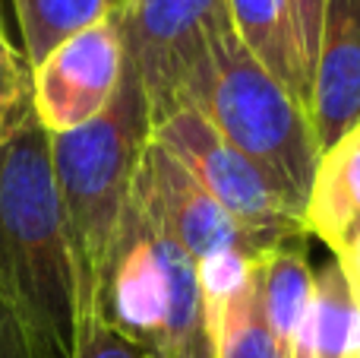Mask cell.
Wrapping results in <instances>:
<instances>
[{
	"mask_svg": "<svg viewBox=\"0 0 360 358\" xmlns=\"http://www.w3.org/2000/svg\"><path fill=\"white\" fill-rule=\"evenodd\" d=\"M0 304L19 321L32 358H73L76 266L51 137L38 121L0 149Z\"/></svg>",
	"mask_w": 360,
	"mask_h": 358,
	"instance_id": "cell-1",
	"label": "cell"
},
{
	"mask_svg": "<svg viewBox=\"0 0 360 358\" xmlns=\"http://www.w3.org/2000/svg\"><path fill=\"white\" fill-rule=\"evenodd\" d=\"M114 4H117V0H114Z\"/></svg>",
	"mask_w": 360,
	"mask_h": 358,
	"instance_id": "cell-22",
	"label": "cell"
},
{
	"mask_svg": "<svg viewBox=\"0 0 360 358\" xmlns=\"http://www.w3.org/2000/svg\"><path fill=\"white\" fill-rule=\"evenodd\" d=\"M209 342L215 358H288L262 321L253 295V270H250V285L224 308V314L212 327Z\"/></svg>",
	"mask_w": 360,
	"mask_h": 358,
	"instance_id": "cell-15",
	"label": "cell"
},
{
	"mask_svg": "<svg viewBox=\"0 0 360 358\" xmlns=\"http://www.w3.org/2000/svg\"><path fill=\"white\" fill-rule=\"evenodd\" d=\"M335 260H338V264H342L345 279H348L351 292H354V298L360 302V235L354 238V245H351L348 251H345L342 257H335Z\"/></svg>",
	"mask_w": 360,
	"mask_h": 358,
	"instance_id": "cell-20",
	"label": "cell"
},
{
	"mask_svg": "<svg viewBox=\"0 0 360 358\" xmlns=\"http://www.w3.org/2000/svg\"><path fill=\"white\" fill-rule=\"evenodd\" d=\"M237 35L266 70L300 101L310 105V73L297 38L291 0H228Z\"/></svg>",
	"mask_w": 360,
	"mask_h": 358,
	"instance_id": "cell-12",
	"label": "cell"
},
{
	"mask_svg": "<svg viewBox=\"0 0 360 358\" xmlns=\"http://www.w3.org/2000/svg\"><path fill=\"white\" fill-rule=\"evenodd\" d=\"M10 4L22 32V51L35 67L70 35L105 19L114 0H10Z\"/></svg>",
	"mask_w": 360,
	"mask_h": 358,
	"instance_id": "cell-14",
	"label": "cell"
},
{
	"mask_svg": "<svg viewBox=\"0 0 360 358\" xmlns=\"http://www.w3.org/2000/svg\"><path fill=\"white\" fill-rule=\"evenodd\" d=\"M73 358H149L139 346H133L127 336L108 327L101 317H89L76 330V352Z\"/></svg>",
	"mask_w": 360,
	"mask_h": 358,
	"instance_id": "cell-17",
	"label": "cell"
},
{
	"mask_svg": "<svg viewBox=\"0 0 360 358\" xmlns=\"http://www.w3.org/2000/svg\"><path fill=\"white\" fill-rule=\"evenodd\" d=\"M35 114V67L0 25V149L10 146Z\"/></svg>",
	"mask_w": 360,
	"mask_h": 358,
	"instance_id": "cell-16",
	"label": "cell"
},
{
	"mask_svg": "<svg viewBox=\"0 0 360 358\" xmlns=\"http://www.w3.org/2000/svg\"><path fill=\"white\" fill-rule=\"evenodd\" d=\"M357 358H360V352H357Z\"/></svg>",
	"mask_w": 360,
	"mask_h": 358,
	"instance_id": "cell-21",
	"label": "cell"
},
{
	"mask_svg": "<svg viewBox=\"0 0 360 358\" xmlns=\"http://www.w3.org/2000/svg\"><path fill=\"white\" fill-rule=\"evenodd\" d=\"M143 171L168 228L196 260V266L218 254H247V257L262 254L240 228V222L155 140H149L143 152Z\"/></svg>",
	"mask_w": 360,
	"mask_h": 358,
	"instance_id": "cell-8",
	"label": "cell"
},
{
	"mask_svg": "<svg viewBox=\"0 0 360 358\" xmlns=\"http://www.w3.org/2000/svg\"><path fill=\"white\" fill-rule=\"evenodd\" d=\"M152 140L240 222L259 251L307 245L304 200L285 190L272 175L243 156L199 108L177 105L168 118L152 124Z\"/></svg>",
	"mask_w": 360,
	"mask_h": 358,
	"instance_id": "cell-5",
	"label": "cell"
},
{
	"mask_svg": "<svg viewBox=\"0 0 360 358\" xmlns=\"http://www.w3.org/2000/svg\"><path fill=\"white\" fill-rule=\"evenodd\" d=\"M291 10H294V23H297L300 48H304L307 73H310L313 57H316V44H319V32H323L326 0H291Z\"/></svg>",
	"mask_w": 360,
	"mask_h": 358,
	"instance_id": "cell-18",
	"label": "cell"
},
{
	"mask_svg": "<svg viewBox=\"0 0 360 358\" xmlns=\"http://www.w3.org/2000/svg\"><path fill=\"white\" fill-rule=\"evenodd\" d=\"M250 270H253V295L269 333L275 336L281 352L294 358L316 292V273L310 270L307 247L285 245L262 251L253 257Z\"/></svg>",
	"mask_w": 360,
	"mask_h": 358,
	"instance_id": "cell-11",
	"label": "cell"
},
{
	"mask_svg": "<svg viewBox=\"0 0 360 358\" xmlns=\"http://www.w3.org/2000/svg\"><path fill=\"white\" fill-rule=\"evenodd\" d=\"M95 317L149 358H215L202 323L199 266L165 222L143 162L108 247Z\"/></svg>",
	"mask_w": 360,
	"mask_h": 358,
	"instance_id": "cell-2",
	"label": "cell"
},
{
	"mask_svg": "<svg viewBox=\"0 0 360 358\" xmlns=\"http://www.w3.org/2000/svg\"><path fill=\"white\" fill-rule=\"evenodd\" d=\"M127 70L117 13L86 25L35 63V114L48 133L92 124L114 101Z\"/></svg>",
	"mask_w": 360,
	"mask_h": 358,
	"instance_id": "cell-7",
	"label": "cell"
},
{
	"mask_svg": "<svg viewBox=\"0 0 360 358\" xmlns=\"http://www.w3.org/2000/svg\"><path fill=\"white\" fill-rule=\"evenodd\" d=\"M307 111L319 156L360 124V0H326Z\"/></svg>",
	"mask_w": 360,
	"mask_h": 358,
	"instance_id": "cell-9",
	"label": "cell"
},
{
	"mask_svg": "<svg viewBox=\"0 0 360 358\" xmlns=\"http://www.w3.org/2000/svg\"><path fill=\"white\" fill-rule=\"evenodd\" d=\"M180 105H193L266 175L307 206L319 162L310 111L243 44L234 23L215 32Z\"/></svg>",
	"mask_w": 360,
	"mask_h": 358,
	"instance_id": "cell-4",
	"label": "cell"
},
{
	"mask_svg": "<svg viewBox=\"0 0 360 358\" xmlns=\"http://www.w3.org/2000/svg\"><path fill=\"white\" fill-rule=\"evenodd\" d=\"M360 352V302L351 292L335 257L316 273L310 317L297 340L294 358H357Z\"/></svg>",
	"mask_w": 360,
	"mask_h": 358,
	"instance_id": "cell-13",
	"label": "cell"
},
{
	"mask_svg": "<svg viewBox=\"0 0 360 358\" xmlns=\"http://www.w3.org/2000/svg\"><path fill=\"white\" fill-rule=\"evenodd\" d=\"M307 232L332 257H342L360 235V124L319 156L304 206Z\"/></svg>",
	"mask_w": 360,
	"mask_h": 358,
	"instance_id": "cell-10",
	"label": "cell"
},
{
	"mask_svg": "<svg viewBox=\"0 0 360 358\" xmlns=\"http://www.w3.org/2000/svg\"><path fill=\"white\" fill-rule=\"evenodd\" d=\"M0 358H32L22 327H19V321L4 304H0Z\"/></svg>",
	"mask_w": 360,
	"mask_h": 358,
	"instance_id": "cell-19",
	"label": "cell"
},
{
	"mask_svg": "<svg viewBox=\"0 0 360 358\" xmlns=\"http://www.w3.org/2000/svg\"><path fill=\"white\" fill-rule=\"evenodd\" d=\"M54 181L76 266L79 323L95 317L101 270L130 200L143 152L152 140L146 89L130 61L114 101L101 118L70 133H48ZM76 323V330H79Z\"/></svg>",
	"mask_w": 360,
	"mask_h": 358,
	"instance_id": "cell-3",
	"label": "cell"
},
{
	"mask_svg": "<svg viewBox=\"0 0 360 358\" xmlns=\"http://www.w3.org/2000/svg\"><path fill=\"white\" fill-rule=\"evenodd\" d=\"M127 61L146 89L152 124L184 101L215 32L231 25L228 0H117Z\"/></svg>",
	"mask_w": 360,
	"mask_h": 358,
	"instance_id": "cell-6",
	"label": "cell"
}]
</instances>
